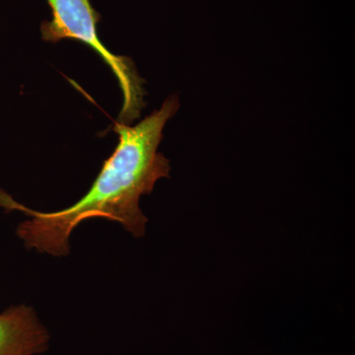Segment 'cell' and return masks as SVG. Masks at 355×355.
I'll use <instances>...</instances> for the list:
<instances>
[{"mask_svg": "<svg viewBox=\"0 0 355 355\" xmlns=\"http://www.w3.org/2000/svg\"><path fill=\"white\" fill-rule=\"evenodd\" d=\"M50 334L31 307L14 306L0 314V355H37L48 349Z\"/></svg>", "mask_w": 355, "mask_h": 355, "instance_id": "cell-3", "label": "cell"}, {"mask_svg": "<svg viewBox=\"0 0 355 355\" xmlns=\"http://www.w3.org/2000/svg\"><path fill=\"white\" fill-rule=\"evenodd\" d=\"M179 100L168 98L162 107L137 125L116 123L119 142L101 171L78 202L55 212L28 209L0 190V207L18 210L31 217L18 226V237L26 247L51 256L69 252L72 231L90 218L109 219L123 225L135 237L146 233V216L139 207L140 198L153 191L158 180L169 177V160L158 153L166 123L177 113Z\"/></svg>", "mask_w": 355, "mask_h": 355, "instance_id": "cell-1", "label": "cell"}, {"mask_svg": "<svg viewBox=\"0 0 355 355\" xmlns=\"http://www.w3.org/2000/svg\"><path fill=\"white\" fill-rule=\"evenodd\" d=\"M51 19L41 25L42 39L49 43L62 40L80 42L100 55L118 80L123 94L119 123L130 125L139 118L144 103V79L140 78L132 60L112 53L100 40L98 24L101 16L90 0H46Z\"/></svg>", "mask_w": 355, "mask_h": 355, "instance_id": "cell-2", "label": "cell"}]
</instances>
